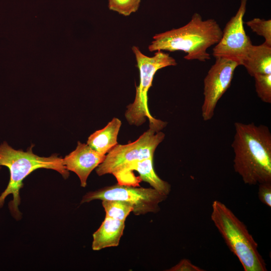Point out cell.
Listing matches in <instances>:
<instances>
[{
  "label": "cell",
  "instance_id": "e0dca14e",
  "mask_svg": "<svg viewBox=\"0 0 271 271\" xmlns=\"http://www.w3.org/2000/svg\"><path fill=\"white\" fill-rule=\"evenodd\" d=\"M141 0H108L110 10L127 17L136 12L140 7Z\"/></svg>",
  "mask_w": 271,
  "mask_h": 271
},
{
  "label": "cell",
  "instance_id": "ac0fdd59",
  "mask_svg": "<svg viewBox=\"0 0 271 271\" xmlns=\"http://www.w3.org/2000/svg\"><path fill=\"white\" fill-rule=\"evenodd\" d=\"M246 25L257 35L264 39L266 45L271 46V20L254 18L246 22Z\"/></svg>",
  "mask_w": 271,
  "mask_h": 271
},
{
  "label": "cell",
  "instance_id": "7a4b0ae2",
  "mask_svg": "<svg viewBox=\"0 0 271 271\" xmlns=\"http://www.w3.org/2000/svg\"><path fill=\"white\" fill-rule=\"evenodd\" d=\"M222 35V30L215 20L203 21L195 13L185 26L155 35L148 49L150 52L182 51L187 54L184 57L186 60L205 62L210 59L207 49L217 44Z\"/></svg>",
  "mask_w": 271,
  "mask_h": 271
},
{
  "label": "cell",
  "instance_id": "7c38bea8",
  "mask_svg": "<svg viewBox=\"0 0 271 271\" xmlns=\"http://www.w3.org/2000/svg\"><path fill=\"white\" fill-rule=\"evenodd\" d=\"M124 222L105 216L100 226L93 234L92 249L100 250L118 246L123 233Z\"/></svg>",
  "mask_w": 271,
  "mask_h": 271
},
{
  "label": "cell",
  "instance_id": "9a60e30c",
  "mask_svg": "<svg viewBox=\"0 0 271 271\" xmlns=\"http://www.w3.org/2000/svg\"><path fill=\"white\" fill-rule=\"evenodd\" d=\"M102 205L105 212V216L125 222L132 207L127 203L113 200H104Z\"/></svg>",
  "mask_w": 271,
  "mask_h": 271
},
{
  "label": "cell",
  "instance_id": "ffe728a7",
  "mask_svg": "<svg viewBox=\"0 0 271 271\" xmlns=\"http://www.w3.org/2000/svg\"><path fill=\"white\" fill-rule=\"evenodd\" d=\"M168 271H204V269L193 264L186 258L181 259L177 264L167 269Z\"/></svg>",
  "mask_w": 271,
  "mask_h": 271
},
{
  "label": "cell",
  "instance_id": "5b68a950",
  "mask_svg": "<svg viewBox=\"0 0 271 271\" xmlns=\"http://www.w3.org/2000/svg\"><path fill=\"white\" fill-rule=\"evenodd\" d=\"M135 56L140 73L139 85L136 87V96L132 103L127 106L125 117L131 125L139 126L149 120V125H155L161 130L167 122L155 118L150 113L148 107V93L152 86L156 73L160 69L171 66H176V60L168 53L158 51L152 57L143 54L139 48L133 46L131 48Z\"/></svg>",
  "mask_w": 271,
  "mask_h": 271
},
{
  "label": "cell",
  "instance_id": "5bb4252c",
  "mask_svg": "<svg viewBox=\"0 0 271 271\" xmlns=\"http://www.w3.org/2000/svg\"><path fill=\"white\" fill-rule=\"evenodd\" d=\"M121 125L120 120L114 117L102 129L91 134L87 144L98 153L105 155L117 144V138Z\"/></svg>",
  "mask_w": 271,
  "mask_h": 271
},
{
  "label": "cell",
  "instance_id": "52a82bcc",
  "mask_svg": "<svg viewBox=\"0 0 271 271\" xmlns=\"http://www.w3.org/2000/svg\"><path fill=\"white\" fill-rule=\"evenodd\" d=\"M167 197L168 196L160 193L152 187H137L117 183L86 193L83 196L80 204L94 200H119L127 203L132 207L133 213L140 215L158 212L160 210V203Z\"/></svg>",
  "mask_w": 271,
  "mask_h": 271
},
{
  "label": "cell",
  "instance_id": "ba28073f",
  "mask_svg": "<svg viewBox=\"0 0 271 271\" xmlns=\"http://www.w3.org/2000/svg\"><path fill=\"white\" fill-rule=\"evenodd\" d=\"M247 0H241L235 15L226 24L218 43L213 49L212 55L237 62L241 65L251 46L250 38L246 34L243 18L246 11Z\"/></svg>",
  "mask_w": 271,
  "mask_h": 271
},
{
  "label": "cell",
  "instance_id": "8992f818",
  "mask_svg": "<svg viewBox=\"0 0 271 271\" xmlns=\"http://www.w3.org/2000/svg\"><path fill=\"white\" fill-rule=\"evenodd\" d=\"M149 126V129L136 141L114 147L96 168L97 174L99 176L113 174L133 162L153 158L157 147L164 140L165 134L157 127Z\"/></svg>",
  "mask_w": 271,
  "mask_h": 271
},
{
  "label": "cell",
  "instance_id": "d6986e66",
  "mask_svg": "<svg viewBox=\"0 0 271 271\" xmlns=\"http://www.w3.org/2000/svg\"><path fill=\"white\" fill-rule=\"evenodd\" d=\"M258 197L263 204L271 207V182H265L258 184Z\"/></svg>",
  "mask_w": 271,
  "mask_h": 271
},
{
  "label": "cell",
  "instance_id": "6da1fadb",
  "mask_svg": "<svg viewBox=\"0 0 271 271\" xmlns=\"http://www.w3.org/2000/svg\"><path fill=\"white\" fill-rule=\"evenodd\" d=\"M231 144L233 168L244 184L271 182V132L268 126L254 123H234Z\"/></svg>",
  "mask_w": 271,
  "mask_h": 271
},
{
  "label": "cell",
  "instance_id": "4fadbf2b",
  "mask_svg": "<svg viewBox=\"0 0 271 271\" xmlns=\"http://www.w3.org/2000/svg\"><path fill=\"white\" fill-rule=\"evenodd\" d=\"M251 76L271 74V46L265 43L250 47L242 63Z\"/></svg>",
  "mask_w": 271,
  "mask_h": 271
},
{
  "label": "cell",
  "instance_id": "2e32d148",
  "mask_svg": "<svg viewBox=\"0 0 271 271\" xmlns=\"http://www.w3.org/2000/svg\"><path fill=\"white\" fill-rule=\"evenodd\" d=\"M253 77L257 96L263 102L271 103V74H257Z\"/></svg>",
  "mask_w": 271,
  "mask_h": 271
},
{
  "label": "cell",
  "instance_id": "277c9868",
  "mask_svg": "<svg viewBox=\"0 0 271 271\" xmlns=\"http://www.w3.org/2000/svg\"><path fill=\"white\" fill-rule=\"evenodd\" d=\"M211 219L230 250L238 258L244 271H266L258 244L245 224L224 204L215 200Z\"/></svg>",
  "mask_w": 271,
  "mask_h": 271
},
{
  "label": "cell",
  "instance_id": "9c48e42d",
  "mask_svg": "<svg viewBox=\"0 0 271 271\" xmlns=\"http://www.w3.org/2000/svg\"><path fill=\"white\" fill-rule=\"evenodd\" d=\"M204 79L203 102L201 114L204 121L212 118L217 104L229 88L234 72L239 64L225 58L216 57Z\"/></svg>",
  "mask_w": 271,
  "mask_h": 271
},
{
  "label": "cell",
  "instance_id": "3957f363",
  "mask_svg": "<svg viewBox=\"0 0 271 271\" xmlns=\"http://www.w3.org/2000/svg\"><path fill=\"white\" fill-rule=\"evenodd\" d=\"M0 165L10 170V178L5 190L0 196V208L6 198L12 194L13 199L9 203L10 212L17 220L22 218L19 209L21 203L20 190L23 187V180L34 171L41 168L52 169L59 173L64 179L69 176L63 164V160L56 155L48 157H40L34 154L32 147L24 152L16 150L6 142L0 145Z\"/></svg>",
  "mask_w": 271,
  "mask_h": 271
},
{
  "label": "cell",
  "instance_id": "30bf717a",
  "mask_svg": "<svg viewBox=\"0 0 271 271\" xmlns=\"http://www.w3.org/2000/svg\"><path fill=\"white\" fill-rule=\"evenodd\" d=\"M134 171L139 173V178L141 181L148 183L160 193L166 196L170 194L171 185L161 179L155 173L153 167V158L133 162L123 166L113 175L120 184L137 186L140 181L132 173Z\"/></svg>",
  "mask_w": 271,
  "mask_h": 271
},
{
  "label": "cell",
  "instance_id": "8fae6325",
  "mask_svg": "<svg viewBox=\"0 0 271 271\" xmlns=\"http://www.w3.org/2000/svg\"><path fill=\"white\" fill-rule=\"evenodd\" d=\"M105 156L95 151L87 144L78 142L75 150L63 159V164L67 170L78 176L81 186L85 187L90 174L103 161Z\"/></svg>",
  "mask_w": 271,
  "mask_h": 271
}]
</instances>
